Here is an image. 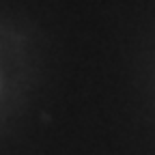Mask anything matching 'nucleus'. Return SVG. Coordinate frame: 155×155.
Returning <instances> with one entry per match:
<instances>
[]
</instances>
